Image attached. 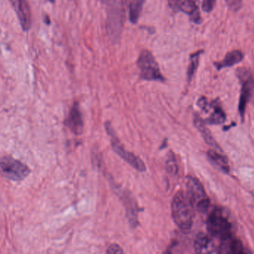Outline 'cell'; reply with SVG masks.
Instances as JSON below:
<instances>
[{"instance_id": "13", "label": "cell", "mask_w": 254, "mask_h": 254, "mask_svg": "<svg viewBox=\"0 0 254 254\" xmlns=\"http://www.w3.org/2000/svg\"><path fill=\"white\" fill-rule=\"evenodd\" d=\"M252 89H253V86H252V80L249 78L246 79V80L243 78V88H242L240 107H239L242 117H244L246 105H247L248 101L252 95Z\"/></svg>"}, {"instance_id": "5", "label": "cell", "mask_w": 254, "mask_h": 254, "mask_svg": "<svg viewBox=\"0 0 254 254\" xmlns=\"http://www.w3.org/2000/svg\"><path fill=\"white\" fill-rule=\"evenodd\" d=\"M105 128L107 132L108 133L109 136L111 140L112 146L114 149L115 152L122 158L125 160L128 164L134 167L136 170L140 172L146 171V167L144 162L140 159L139 157L136 156L134 154L128 151L125 150V148L122 146V143L119 141L118 137H116L111 125L109 122H107L105 125Z\"/></svg>"}, {"instance_id": "1", "label": "cell", "mask_w": 254, "mask_h": 254, "mask_svg": "<svg viewBox=\"0 0 254 254\" xmlns=\"http://www.w3.org/2000/svg\"><path fill=\"white\" fill-rule=\"evenodd\" d=\"M193 205L187 195L181 191L175 194L171 202V214L174 223L182 231H189L193 224Z\"/></svg>"}, {"instance_id": "19", "label": "cell", "mask_w": 254, "mask_h": 254, "mask_svg": "<svg viewBox=\"0 0 254 254\" xmlns=\"http://www.w3.org/2000/svg\"><path fill=\"white\" fill-rule=\"evenodd\" d=\"M167 171L172 175L177 174V166L176 163L175 158L174 155L171 153V155L168 157V160L167 161Z\"/></svg>"}, {"instance_id": "11", "label": "cell", "mask_w": 254, "mask_h": 254, "mask_svg": "<svg viewBox=\"0 0 254 254\" xmlns=\"http://www.w3.org/2000/svg\"><path fill=\"white\" fill-rule=\"evenodd\" d=\"M66 125L74 134H81L83 132V119L77 104H75L70 110Z\"/></svg>"}, {"instance_id": "16", "label": "cell", "mask_w": 254, "mask_h": 254, "mask_svg": "<svg viewBox=\"0 0 254 254\" xmlns=\"http://www.w3.org/2000/svg\"><path fill=\"white\" fill-rule=\"evenodd\" d=\"M145 0H131L129 8L130 22L137 24L140 19Z\"/></svg>"}, {"instance_id": "4", "label": "cell", "mask_w": 254, "mask_h": 254, "mask_svg": "<svg viewBox=\"0 0 254 254\" xmlns=\"http://www.w3.org/2000/svg\"><path fill=\"white\" fill-rule=\"evenodd\" d=\"M137 65L140 68V77L143 80L164 81V76L152 52L148 50L142 51L137 60Z\"/></svg>"}, {"instance_id": "3", "label": "cell", "mask_w": 254, "mask_h": 254, "mask_svg": "<svg viewBox=\"0 0 254 254\" xmlns=\"http://www.w3.org/2000/svg\"><path fill=\"white\" fill-rule=\"evenodd\" d=\"M186 195L195 210L205 213L210 207V201L201 182L195 178L189 176L186 181Z\"/></svg>"}, {"instance_id": "12", "label": "cell", "mask_w": 254, "mask_h": 254, "mask_svg": "<svg viewBox=\"0 0 254 254\" xmlns=\"http://www.w3.org/2000/svg\"><path fill=\"white\" fill-rule=\"evenodd\" d=\"M219 252L221 254H253L244 247L240 240L233 237L222 241Z\"/></svg>"}, {"instance_id": "21", "label": "cell", "mask_w": 254, "mask_h": 254, "mask_svg": "<svg viewBox=\"0 0 254 254\" xmlns=\"http://www.w3.org/2000/svg\"><path fill=\"white\" fill-rule=\"evenodd\" d=\"M107 254H125L120 246L116 244H112L107 250Z\"/></svg>"}, {"instance_id": "15", "label": "cell", "mask_w": 254, "mask_h": 254, "mask_svg": "<svg viewBox=\"0 0 254 254\" xmlns=\"http://www.w3.org/2000/svg\"><path fill=\"white\" fill-rule=\"evenodd\" d=\"M243 54L240 51H232L225 56L223 61L216 64V65L218 69H221V68H226V67L233 66V65L239 64L240 61H243Z\"/></svg>"}, {"instance_id": "7", "label": "cell", "mask_w": 254, "mask_h": 254, "mask_svg": "<svg viewBox=\"0 0 254 254\" xmlns=\"http://www.w3.org/2000/svg\"><path fill=\"white\" fill-rule=\"evenodd\" d=\"M169 5L174 11H183L190 16L196 23L201 22L198 0H168Z\"/></svg>"}, {"instance_id": "20", "label": "cell", "mask_w": 254, "mask_h": 254, "mask_svg": "<svg viewBox=\"0 0 254 254\" xmlns=\"http://www.w3.org/2000/svg\"><path fill=\"white\" fill-rule=\"evenodd\" d=\"M216 0H203L202 8L204 11L210 12L214 7Z\"/></svg>"}, {"instance_id": "8", "label": "cell", "mask_w": 254, "mask_h": 254, "mask_svg": "<svg viewBox=\"0 0 254 254\" xmlns=\"http://www.w3.org/2000/svg\"><path fill=\"white\" fill-rule=\"evenodd\" d=\"M198 106L206 113H210V117L207 122L212 125H221L226 119L225 112L217 103H208L205 98H201L198 101Z\"/></svg>"}, {"instance_id": "6", "label": "cell", "mask_w": 254, "mask_h": 254, "mask_svg": "<svg viewBox=\"0 0 254 254\" xmlns=\"http://www.w3.org/2000/svg\"><path fill=\"white\" fill-rule=\"evenodd\" d=\"M1 170L4 177L14 182L24 180L30 173L29 168L25 164L8 156L1 158Z\"/></svg>"}, {"instance_id": "2", "label": "cell", "mask_w": 254, "mask_h": 254, "mask_svg": "<svg viewBox=\"0 0 254 254\" xmlns=\"http://www.w3.org/2000/svg\"><path fill=\"white\" fill-rule=\"evenodd\" d=\"M207 230L210 235L222 241L232 237V226L228 218L219 209H215L207 219Z\"/></svg>"}, {"instance_id": "9", "label": "cell", "mask_w": 254, "mask_h": 254, "mask_svg": "<svg viewBox=\"0 0 254 254\" xmlns=\"http://www.w3.org/2000/svg\"><path fill=\"white\" fill-rule=\"evenodd\" d=\"M24 31L31 28V14L28 0H9Z\"/></svg>"}, {"instance_id": "17", "label": "cell", "mask_w": 254, "mask_h": 254, "mask_svg": "<svg viewBox=\"0 0 254 254\" xmlns=\"http://www.w3.org/2000/svg\"><path fill=\"white\" fill-rule=\"evenodd\" d=\"M195 126L198 128L200 132L201 133V135L203 136L205 141L207 142L208 144H210V146H213L215 149L221 150L220 147H219V145L217 144L216 140L213 138L211 133L209 131L208 128H206L205 126H204V124L203 123V122H201V119H195Z\"/></svg>"}, {"instance_id": "14", "label": "cell", "mask_w": 254, "mask_h": 254, "mask_svg": "<svg viewBox=\"0 0 254 254\" xmlns=\"http://www.w3.org/2000/svg\"><path fill=\"white\" fill-rule=\"evenodd\" d=\"M208 158L213 165L216 166L218 169L222 170L224 173H228L230 170L228 160L224 155H221L219 152L214 150H210L207 153Z\"/></svg>"}, {"instance_id": "18", "label": "cell", "mask_w": 254, "mask_h": 254, "mask_svg": "<svg viewBox=\"0 0 254 254\" xmlns=\"http://www.w3.org/2000/svg\"><path fill=\"white\" fill-rule=\"evenodd\" d=\"M201 53V52H198L191 56L190 64H189V68H188V77H189V80L192 78V76L196 71L197 68H198Z\"/></svg>"}, {"instance_id": "10", "label": "cell", "mask_w": 254, "mask_h": 254, "mask_svg": "<svg viewBox=\"0 0 254 254\" xmlns=\"http://www.w3.org/2000/svg\"><path fill=\"white\" fill-rule=\"evenodd\" d=\"M196 254H220L213 240L204 234H199L194 243Z\"/></svg>"}]
</instances>
